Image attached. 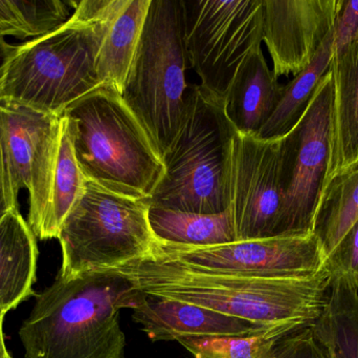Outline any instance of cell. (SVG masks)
<instances>
[{
  "label": "cell",
  "mask_w": 358,
  "mask_h": 358,
  "mask_svg": "<svg viewBox=\"0 0 358 358\" xmlns=\"http://www.w3.org/2000/svg\"><path fill=\"white\" fill-rule=\"evenodd\" d=\"M147 296L204 307L262 326H311L327 301L331 271L310 277L262 279L189 270L149 256L115 268Z\"/></svg>",
  "instance_id": "6da1fadb"
},
{
  "label": "cell",
  "mask_w": 358,
  "mask_h": 358,
  "mask_svg": "<svg viewBox=\"0 0 358 358\" xmlns=\"http://www.w3.org/2000/svg\"><path fill=\"white\" fill-rule=\"evenodd\" d=\"M144 292L115 269L57 275L19 329L25 358H124L120 310Z\"/></svg>",
  "instance_id": "7a4b0ae2"
},
{
  "label": "cell",
  "mask_w": 358,
  "mask_h": 358,
  "mask_svg": "<svg viewBox=\"0 0 358 358\" xmlns=\"http://www.w3.org/2000/svg\"><path fill=\"white\" fill-rule=\"evenodd\" d=\"M117 1L77 2L62 27L15 46L0 65V102L62 117L73 103L102 88L99 52Z\"/></svg>",
  "instance_id": "3957f363"
},
{
  "label": "cell",
  "mask_w": 358,
  "mask_h": 358,
  "mask_svg": "<svg viewBox=\"0 0 358 358\" xmlns=\"http://www.w3.org/2000/svg\"><path fill=\"white\" fill-rule=\"evenodd\" d=\"M63 116L86 179L122 195L152 197L165 174L163 156L120 92L103 86Z\"/></svg>",
  "instance_id": "277c9868"
},
{
  "label": "cell",
  "mask_w": 358,
  "mask_h": 358,
  "mask_svg": "<svg viewBox=\"0 0 358 358\" xmlns=\"http://www.w3.org/2000/svg\"><path fill=\"white\" fill-rule=\"evenodd\" d=\"M235 134L224 100L201 85L192 86L180 130L164 153L165 174L149 199L150 206L204 214L229 209Z\"/></svg>",
  "instance_id": "5b68a950"
},
{
  "label": "cell",
  "mask_w": 358,
  "mask_h": 358,
  "mask_svg": "<svg viewBox=\"0 0 358 358\" xmlns=\"http://www.w3.org/2000/svg\"><path fill=\"white\" fill-rule=\"evenodd\" d=\"M187 62L181 0H151L122 97L162 156L178 136L185 116Z\"/></svg>",
  "instance_id": "8992f818"
},
{
  "label": "cell",
  "mask_w": 358,
  "mask_h": 358,
  "mask_svg": "<svg viewBox=\"0 0 358 358\" xmlns=\"http://www.w3.org/2000/svg\"><path fill=\"white\" fill-rule=\"evenodd\" d=\"M149 208L148 199L122 195L86 179L81 198L59 231L58 275L120 268L151 256L159 241L149 224Z\"/></svg>",
  "instance_id": "52a82bcc"
},
{
  "label": "cell",
  "mask_w": 358,
  "mask_h": 358,
  "mask_svg": "<svg viewBox=\"0 0 358 358\" xmlns=\"http://www.w3.org/2000/svg\"><path fill=\"white\" fill-rule=\"evenodd\" d=\"M185 55L210 94L224 100L240 67L261 48L262 0H181Z\"/></svg>",
  "instance_id": "ba28073f"
},
{
  "label": "cell",
  "mask_w": 358,
  "mask_h": 358,
  "mask_svg": "<svg viewBox=\"0 0 358 358\" xmlns=\"http://www.w3.org/2000/svg\"><path fill=\"white\" fill-rule=\"evenodd\" d=\"M332 79L328 71L294 128L283 137L284 201L278 237L313 233L329 158Z\"/></svg>",
  "instance_id": "9c48e42d"
},
{
  "label": "cell",
  "mask_w": 358,
  "mask_h": 358,
  "mask_svg": "<svg viewBox=\"0 0 358 358\" xmlns=\"http://www.w3.org/2000/svg\"><path fill=\"white\" fill-rule=\"evenodd\" d=\"M62 117L0 102V156L6 182L16 199L20 189L29 191L27 223L40 240L50 214Z\"/></svg>",
  "instance_id": "30bf717a"
},
{
  "label": "cell",
  "mask_w": 358,
  "mask_h": 358,
  "mask_svg": "<svg viewBox=\"0 0 358 358\" xmlns=\"http://www.w3.org/2000/svg\"><path fill=\"white\" fill-rule=\"evenodd\" d=\"M151 256L189 270L262 279L310 277L327 266V256L315 233L210 247L157 243Z\"/></svg>",
  "instance_id": "8fae6325"
},
{
  "label": "cell",
  "mask_w": 358,
  "mask_h": 358,
  "mask_svg": "<svg viewBox=\"0 0 358 358\" xmlns=\"http://www.w3.org/2000/svg\"><path fill=\"white\" fill-rule=\"evenodd\" d=\"M282 146L283 138L234 136L229 208L237 242L278 237L284 201Z\"/></svg>",
  "instance_id": "7c38bea8"
},
{
  "label": "cell",
  "mask_w": 358,
  "mask_h": 358,
  "mask_svg": "<svg viewBox=\"0 0 358 358\" xmlns=\"http://www.w3.org/2000/svg\"><path fill=\"white\" fill-rule=\"evenodd\" d=\"M343 0H262L263 41L275 77L304 71L334 31Z\"/></svg>",
  "instance_id": "4fadbf2b"
},
{
  "label": "cell",
  "mask_w": 358,
  "mask_h": 358,
  "mask_svg": "<svg viewBox=\"0 0 358 358\" xmlns=\"http://www.w3.org/2000/svg\"><path fill=\"white\" fill-rule=\"evenodd\" d=\"M132 310L134 321L155 342L174 340L180 336H245L271 327L145 294Z\"/></svg>",
  "instance_id": "5bb4252c"
},
{
  "label": "cell",
  "mask_w": 358,
  "mask_h": 358,
  "mask_svg": "<svg viewBox=\"0 0 358 358\" xmlns=\"http://www.w3.org/2000/svg\"><path fill=\"white\" fill-rule=\"evenodd\" d=\"M329 158L323 187L358 165V38L332 53ZM323 189V188H322Z\"/></svg>",
  "instance_id": "9a60e30c"
},
{
  "label": "cell",
  "mask_w": 358,
  "mask_h": 358,
  "mask_svg": "<svg viewBox=\"0 0 358 358\" xmlns=\"http://www.w3.org/2000/svg\"><path fill=\"white\" fill-rule=\"evenodd\" d=\"M283 90L262 48L255 50L240 67L224 98V111L236 132L257 136L277 109Z\"/></svg>",
  "instance_id": "2e32d148"
},
{
  "label": "cell",
  "mask_w": 358,
  "mask_h": 358,
  "mask_svg": "<svg viewBox=\"0 0 358 358\" xmlns=\"http://www.w3.org/2000/svg\"><path fill=\"white\" fill-rule=\"evenodd\" d=\"M38 254L31 226L12 210L0 224V309L6 313L33 296Z\"/></svg>",
  "instance_id": "e0dca14e"
},
{
  "label": "cell",
  "mask_w": 358,
  "mask_h": 358,
  "mask_svg": "<svg viewBox=\"0 0 358 358\" xmlns=\"http://www.w3.org/2000/svg\"><path fill=\"white\" fill-rule=\"evenodd\" d=\"M150 4L151 0H117L107 22L99 52V78L103 86L121 95Z\"/></svg>",
  "instance_id": "ac0fdd59"
},
{
  "label": "cell",
  "mask_w": 358,
  "mask_h": 358,
  "mask_svg": "<svg viewBox=\"0 0 358 358\" xmlns=\"http://www.w3.org/2000/svg\"><path fill=\"white\" fill-rule=\"evenodd\" d=\"M311 328L326 357L358 358L357 277L331 271L325 307Z\"/></svg>",
  "instance_id": "d6986e66"
},
{
  "label": "cell",
  "mask_w": 358,
  "mask_h": 358,
  "mask_svg": "<svg viewBox=\"0 0 358 358\" xmlns=\"http://www.w3.org/2000/svg\"><path fill=\"white\" fill-rule=\"evenodd\" d=\"M148 218L159 243L210 247L237 242L231 208L220 214H204L150 206Z\"/></svg>",
  "instance_id": "ffe728a7"
},
{
  "label": "cell",
  "mask_w": 358,
  "mask_h": 358,
  "mask_svg": "<svg viewBox=\"0 0 358 358\" xmlns=\"http://www.w3.org/2000/svg\"><path fill=\"white\" fill-rule=\"evenodd\" d=\"M358 222V165L334 177L322 189L313 233L327 259Z\"/></svg>",
  "instance_id": "44dd1931"
},
{
  "label": "cell",
  "mask_w": 358,
  "mask_h": 358,
  "mask_svg": "<svg viewBox=\"0 0 358 358\" xmlns=\"http://www.w3.org/2000/svg\"><path fill=\"white\" fill-rule=\"evenodd\" d=\"M332 41L334 31L326 38L310 64L284 85L283 96L268 121L257 135L258 138L265 140L283 138L298 123L306 111L320 80L329 69Z\"/></svg>",
  "instance_id": "7402d4cb"
},
{
  "label": "cell",
  "mask_w": 358,
  "mask_h": 358,
  "mask_svg": "<svg viewBox=\"0 0 358 358\" xmlns=\"http://www.w3.org/2000/svg\"><path fill=\"white\" fill-rule=\"evenodd\" d=\"M305 327L309 326L283 324L245 336H180L174 340L194 358H271L280 340Z\"/></svg>",
  "instance_id": "603a6c76"
},
{
  "label": "cell",
  "mask_w": 358,
  "mask_h": 358,
  "mask_svg": "<svg viewBox=\"0 0 358 358\" xmlns=\"http://www.w3.org/2000/svg\"><path fill=\"white\" fill-rule=\"evenodd\" d=\"M77 2L61 0H0V36L43 37L71 18Z\"/></svg>",
  "instance_id": "cb8c5ba5"
},
{
  "label": "cell",
  "mask_w": 358,
  "mask_h": 358,
  "mask_svg": "<svg viewBox=\"0 0 358 358\" xmlns=\"http://www.w3.org/2000/svg\"><path fill=\"white\" fill-rule=\"evenodd\" d=\"M85 181V176L76 158L66 120L63 116L52 202L42 241L58 239L59 231L65 218L83 193Z\"/></svg>",
  "instance_id": "d4e9b609"
},
{
  "label": "cell",
  "mask_w": 358,
  "mask_h": 358,
  "mask_svg": "<svg viewBox=\"0 0 358 358\" xmlns=\"http://www.w3.org/2000/svg\"><path fill=\"white\" fill-rule=\"evenodd\" d=\"M271 358H327L311 326L288 334L275 345Z\"/></svg>",
  "instance_id": "484cf974"
},
{
  "label": "cell",
  "mask_w": 358,
  "mask_h": 358,
  "mask_svg": "<svg viewBox=\"0 0 358 358\" xmlns=\"http://www.w3.org/2000/svg\"><path fill=\"white\" fill-rule=\"evenodd\" d=\"M358 38V0H343L334 29L332 53L338 52Z\"/></svg>",
  "instance_id": "4316f807"
},
{
  "label": "cell",
  "mask_w": 358,
  "mask_h": 358,
  "mask_svg": "<svg viewBox=\"0 0 358 358\" xmlns=\"http://www.w3.org/2000/svg\"><path fill=\"white\" fill-rule=\"evenodd\" d=\"M328 268L358 275V222L347 233L336 252L327 259Z\"/></svg>",
  "instance_id": "83f0119b"
},
{
  "label": "cell",
  "mask_w": 358,
  "mask_h": 358,
  "mask_svg": "<svg viewBox=\"0 0 358 358\" xmlns=\"http://www.w3.org/2000/svg\"><path fill=\"white\" fill-rule=\"evenodd\" d=\"M15 209H19L18 199L13 195L6 182L1 156H0V224L8 214Z\"/></svg>",
  "instance_id": "f1b7e54d"
},
{
  "label": "cell",
  "mask_w": 358,
  "mask_h": 358,
  "mask_svg": "<svg viewBox=\"0 0 358 358\" xmlns=\"http://www.w3.org/2000/svg\"><path fill=\"white\" fill-rule=\"evenodd\" d=\"M6 315V311L0 309V358H8L10 357L8 349H6V343H4L3 319Z\"/></svg>",
  "instance_id": "f546056e"
},
{
  "label": "cell",
  "mask_w": 358,
  "mask_h": 358,
  "mask_svg": "<svg viewBox=\"0 0 358 358\" xmlns=\"http://www.w3.org/2000/svg\"><path fill=\"white\" fill-rule=\"evenodd\" d=\"M15 50V46L8 43L4 39V37L0 36V65L3 63V61L12 54L13 50Z\"/></svg>",
  "instance_id": "4dcf8cb0"
},
{
  "label": "cell",
  "mask_w": 358,
  "mask_h": 358,
  "mask_svg": "<svg viewBox=\"0 0 358 358\" xmlns=\"http://www.w3.org/2000/svg\"><path fill=\"white\" fill-rule=\"evenodd\" d=\"M357 286H358V275H357Z\"/></svg>",
  "instance_id": "1f68e13d"
},
{
  "label": "cell",
  "mask_w": 358,
  "mask_h": 358,
  "mask_svg": "<svg viewBox=\"0 0 358 358\" xmlns=\"http://www.w3.org/2000/svg\"><path fill=\"white\" fill-rule=\"evenodd\" d=\"M8 358H12V357H8Z\"/></svg>",
  "instance_id": "d6a6232c"
}]
</instances>
